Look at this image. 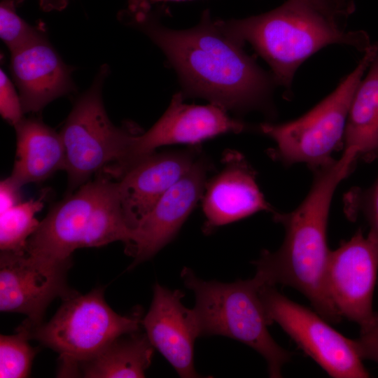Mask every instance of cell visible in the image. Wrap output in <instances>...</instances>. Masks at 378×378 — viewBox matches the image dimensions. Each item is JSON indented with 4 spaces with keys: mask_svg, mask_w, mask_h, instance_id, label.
<instances>
[{
    "mask_svg": "<svg viewBox=\"0 0 378 378\" xmlns=\"http://www.w3.org/2000/svg\"><path fill=\"white\" fill-rule=\"evenodd\" d=\"M178 1L185 0H127L128 9L131 13H145L150 10L153 4L163 1Z\"/></svg>",
    "mask_w": 378,
    "mask_h": 378,
    "instance_id": "29",
    "label": "cell"
},
{
    "mask_svg": "<svg viewBox=\"0 0 378 378\" xmlns=\"http://www.w3.org/2000/svg\"><path fill=\"white\" fill-rule=\"evenodd\" d=\"M22 1L1 0L0 37L10 52L45 36L17 13L16 8Z\"/></svg>",
    "mask_w": 378,
    "mask_h": 378,
    "instance_id": "23",
    "label": "cell"
},
{
    "mask_svg": "<svg viewBox=\"0 0 378 378\" xmlns=\"http://www.w3.org/2000/svg\"><path fill=\"white\" fill-rule=\"evenodd\" d=\"M72 261L58 262L23 253L0 254V310L27 316L25 322H43L49 304L74 290L67 284Z\"/></svg>",
    "mask_w": 378,
    "mask_h": 378,
    "instance_id": "11",
    "label": "cell"
},
{
    "mask_svg": "<svg viewBox=\"0 0 378 378\" xmlns=\"http://www.w3.org/2000/svg\"><path fill=\"white\" fill-rule=\"evenodd\" d=\"M10 52V73L24 113L38 112L74 90L71 67L46 36Z\"/></svg>",
    "mask_w": 378,
    "mask_h": 378,
    "instance_id": "17",
    "label": "cell"
},
{
    "mask_svg": "<svg viewBox=\"0 0 378 378\" xmlns=\"http://www.w3.org/2000/svg\"><path fill=\"white\" fill-rule=\"evenodd\" d=\"M131 239L118 182L99 172L51 208L28 239L26 252L46 260L71 261L78 248L118 241L127 246Z\"/></svg>",
    "mask_w": 378,
    "mask_h": 378,
    "instance_id": "4",
    "label": "cell"
},
{
    "mask_svg": "<svg viewBox=\"0 0 378 378\" xmlns=\"http://www.w3.org/2000/svg\"><path fill=\"white\" fill-rule=\"evenodd\" d=\"M165 55L181 83L183 94L207 99L226 111L272 112V76L211 18L202 13L197 24L176 30L160 23L150 10L122 14Z\"/></svg>",
    "mask_w": 378,
    "mask_h": 378,
    "instance_id": "1",
    "label": "cell"
},
{
    "mask_svg": "<svg viewBox=\"0 0 378 378\" xmlns=\"http://www.w3.org/2000/svg\"><path fill=\"white\" fill-rule=\"evenodd\" d=\"M311 6L332 23L341 27L351 14L335 0H298Z\"/></svg>",
    "mask_w": 378,
    "mask_h": 378,
    "instance_id": "26",
    "label": "cell"
},
{
    "mask_svg": "<svg viewBox=\"0 0 378 378\" xmlns=\"http://www.w3.org/2000/svg\"><path fill=\"white\" fill-rule=\"evenodd\" d=\"M181 276L195 294L200 337L221 335L241 342L265 359L270 377H281L293 353L279 345L268 331L260 281L255 276L232 283L204 281L188 267Z\"/></svg>",
    "mask_w": 378,
    "mask_h": 378,
    "instance_id": "5",
    "label": "cell"
},
{
    "mask_svg": "<svg viewBox=\"0 0 378 378\" xmlns=\"http://www.w3.org/2000/svg\"><path fill=\"white\" fill-rule=\"evenodd\" d=\"M354 342L362 360H370L378 364V321L369 330L360 332Z\"/></svg>",
    "mask_w": 378,
    "mask_h": 378,
    "instance_id": "27",
    "label": "cell"
},
{
    "mask_svg": "<svg viewBox=\"0 0 378 378\" xmlns=\"http://www.w3.org/2000/svg\"><path fill=\"white\" fill-rule=\"evenodd\" d=\"M377 53L378 43L371 44L353 71L304 115L284 123L260 124L259 130L276 144L270 155L284 165L303 162L312 170L332 161V153L344 141L354 93Z\"/></svg>",
    "mask_w": 378,
    "mask_h": 378,
    "instance_id": "7",
    "label": "cell"
},
{
    "mask_svg": "<svg viewBox=\"0 0 378 378\" xmlns=\"http://www.w3.org/2000/svg\"><path fill=\"white\" fill-rule=\"evenodd\" d=\"M27 333L18 328L16 334L0 337V377H29L32 361L37 353L29 343Z\"/></svg>",
    "mask_w": 378,
    "mask_h": 378,
    "instance_id": "22",
    "label": "cell"
},
{
    "mask_svg": "<svg viewBox=\"0 0 378 378\" xmlns=\"http://www.w3.org/2000/svg\"><path fill=\"white\" fill-rule=\"evenodd\" d=\"M183 94L173 95L160 118L147 131L134 136L124 166L132 160L171 144L197 146L202 141L248 128L241 120L229 116L225 109L210 103L201 106L183 103Z\"/></svg>",
    "mask_w": 378,
    "mask_h": 378,
    "instance_id": "14",
    "label": "cell"
},
{
    "mask_svg": "<svg viewBox=\"0 0 378 378\" xmlns=\"http://www.w3.org/2000/svg\"><path fill=\"white\" fill-rule=\"evenodd\" d=\"M216 22L236 41L249 43L270 66L275 83L288 89L302 63L323 48L342 44L364 52L371 45L365 31H347L298 0L260 15Z\"/></svg>",
    "mask_w": 378,
    "mask_h": 378,
    "instance_id": "3",
    "label": "cell"
},
{
    "mask_svg": "<svg viewBox=\"0 0 378 378\" xmlns=\"http://www.w3.org/2000/svg\"><path fill=\"white\" fill-rule=\"evenodd\" d=\"M139 332L117 337L81 363L78 375L87 378L144 377L155 347L146 333Z\"/></svg>",
    "mask_w": 378,
    "mask_h": 378,
    "instance_id": "19",
    "label": "cell"
},
{
    "mask_svg": "<svg viewBox=\"0 0 378 378\" xmlns=\"http://www.w3.org/2000/svg\"><path fill=\"white\" fill-rule=\"evenodd\" d=\"M357 153L346 149L342 157L314 169L312 188L302 203L288 213L273 211L285 237L274 252L263 250L253 262L255 277L263 285L280 284L300 292L313 309L331 323L342 316L327 290L326 272L330 253L327 227L330 203L339 183L350 173Z\"/></svg>",
    "mask_w": 378,
    "mask_h": 378,
    "instance_id": "2",
    "label": "cell"
},
{
    "mask_svg": "<svg viewBox=\"0 0 378 378\" xmlns=\"http://www.w3.org/2000/svg\"><path fill=\"white\" fill-rule=\"evenodd\" d=\"M46 193L37 199L21 202L0 213V249L1 252L23 253L29 237L40 222L36 214L44 206Z\"/></svg>",
    "mask_w": 378,
    "mask_h": 378,
    "instance_id": "21",
    "label": "cell"
},
{
    "mask_svg": "<svg viewBox=\"0 0 378 378\" xmlns=\"http://www.w3.org/2000/svg\"><path fill=\"white\" fill-rule=\"evenodd\" d=\"M378 273V245L368 234L357 231L331 251L326 286L340 316L357 323L360 332L378 321L372 299Z\"/></svg>",
    "mask_w": 378,
    "mask_h": 378,
    "instance_id": "10",
    "label": "cell"
},
{
    "mask_svg": "<svg viewBox=\"0 0 378 378\" xmlns=\"http://www.w3.org/2000/svg\"><path fill=\"white\" fill-rule=\"evenodd\" d=\"M369 68L353 97L344 135V149L365 160L378 158V53Z\"/></svg>",
    "mask_w": 378,
    "mask_h": 378,
    "instance_id": "20",
    "label": "cell"
},
{
    "mask_svg": "<svg viewBox=\"0 0 378 378\" xmlns=\"http://www.w3.org/2000/svg\"><path fill=\"white\" fill-rule=\"evenodd\" d=\"M211 169V162L200 156L132 230L131 241L125 246V252L134 258L130 269L153 257L176 237L202 200Z\"/></svg>",
    "mask_w": 378,
    "mask_h": 378,
    "instance_id": "13",
    "label": "cell"
},
{
    "mask_svg": "<svg viewBox=\"0 0 378 378\" xmlns=\"http://www.w3.org/2000/svg\"><path fill=\"white\" fill-rule=\"evenodd\" d=\"M104 293L102 287L84 295L74 290L62 299L59 308L48 322L31 325L24 321L18 327L30 340L59 354V377L78 375L81 363L117 337L140 330L143 318L140 308L120 315L107 304Z\"/></svg>",
    "mask_w": 378,
    "mask_h": 378,
    "instance_id": "6",
    "label": "cell"
},
{
    "mask_svg": "<svg viewBox=\"0 0 378 378\" xmlns=\"http://www.w3.org/2000/svg\"><path fill=\"white\" fill-rule=\"evenodd\" d=\"M345 211L351 220L362 214L370 226L369 234L378 245V176L374 183L365 190H354L345 200Z\"/></svg>",
    "mask_w": 378,
    "mask_h": 378,
    "instance_id": "24",
    "label": "cell"
},
{
    "mask_svg": "<svg viewBox=\"0 0 378 378\" xmlns=\"http://www.w3.org/2000/svg\"><path fill=\"white\" fill-rule=\"evenodd\" d=\"M184 293L156 283L153 298L141 325L148 339L181 377H198L194 367V344L200 337L193 309L183 306Z\"/></svg>",
    "mask_w": 378,
    "mask_h": 378,
    "instance_id": "15",
    "label": "cell"
},
{
    "mask_svg": "<svg viewBox=\"0 0 378 378\" xmlns=\"http://www.w3.org/2000/svg\"><path fill=\"white\" fill-rule=\"evenodd\" d=\"M21 187L9 176L0 183V213L22 202Z\"/></svg>",
    "mask_w": 378,
    "mask_h": 378,
    "instance_id": "28",
    "label": "cell"
},
{
    "mask_svg": "<svg viewBox=\"0 0 378 378\" xmlns=\"http://www.w3.org/2000/svg\"><path fill=\"white\" fill-rule=\"evenodd\" d=\"M260 296L270 326L277 323L330 377L370 376L356 349L354 340L334 329L314 309L292 301L274 286H262Z\"/></svg>",
    "mask_w": 378,
    "mask_h": 378,
    "instance_id": "9",
    "label": "cell"
},
{
    "mask_svg": "<svg viewBox=\"0 0 378 378\" xmlns=\"http://www.w3.org/2000/svg\"><path fill=\"white\" fill-rule=\"evenodd\" d=\"M14 127L16 153L10 176L14 182L22 187L65 170L66 151L59 132L35 118H24Z\"/></svg>",
    "mask_w": 378,
    "mask_h": 378,
    "instance_id": "18",
    "label": "cell"
},
{
    "mask_svg": "<svg viewBox=\"0 0 378 378\" xmlns=\"http://www.w3.org/2000/svg\"><path fill=\"white\" fill-rule=\"evenodd\" d=\"M0 113L14 127L24 118V113L20 94L3 69L0 71Z\"/></svg>",
    "mask_w": 378,
    "mask_h": 378,
    "instance_id": "25",
    "label": "cell"
},
{
    "mask_svg": "<svg viewBox=\"0 0 378 378\" xmlns=\"http://www.w3.org/2000/svg\"><path fill=\"white\" fill-rule=\"evenodd\" d=\"M107 72L103 66L92 86L76 102L59 132L66 151V195L93 175L122 165L137 134L130 127L115 126L106 113L102 90Z\"/></svg>",
    "mask_w": 378,
    "mask_h": 378,
    "instance_id": "8",
    "label": "cell"
},
{
    "mask_svg": "<svg viewBox=\"0 0 378 378\" xmlns=\"http://www.w3.org/2000/svg\"><path fill=\"white\" fill-rule=\"evenodd\" d=\"M197 146L139 157L115 171L121 206L132 230L162 196L192 167L200 155Z\"/></svg>",
    "mask_w": 378,
    "mask_h": 378,
    "instance_id": "12",
    "label": "cell"
},
{
    "mask_svg": "<svg viewBox=\"0 0 378 378\" xmlns=\"http://www.w3.org/2000/svg\"><path fill=\"white\" fill-rule=\"evenodd\" d=\"M223 162V169L207 180L202 198L206 234L258 211H274L258 186L255 172L242 155L227 150Z\"/></svg>",
    "mask_w": 378,
    "mask_h": 378,
    "instance_id": "16",
    "label": "cell"
},
{
    "mask_svg": "<svg viewBox=\"0 0 378 378\" xmlns=\"http://www.w3.org/2000/svg\"><path fill=\"white\" fill-rule=\"evenodd\" d=\"M337 4L351 12H354L355 5L354 0H335Z\"/></svg>",
    "mask_w": 378,
    "mask_h": 378,
    "instance_id": "30",
    "label": "cell"
}]
</instances>
